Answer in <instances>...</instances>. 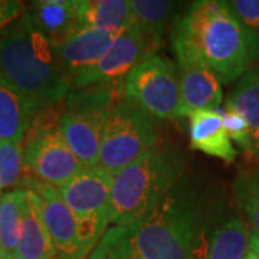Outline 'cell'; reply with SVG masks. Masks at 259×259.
<instances>
[{
    "label": "cell",
    "mask_w": 259,
    "mask_h": 259,
    "mask_svg": "<svg viewBox=\"0 0 259 259\" xmlns=\"http://www.w3.org/2000/svg\"><path fill=\"white\" fill-rule=\"evenodd\" d=\"M25 200L26 190L23 187L0 194V246L8 258H13L18 249Z\"/></svg>",
    "instance_id": "22"
},
{
    "label": "cell",
    "mask_w": 259,
    "mask_h": 259,
    "mask_svg": "<svg viewBox=\"0 0 259 259\" xmlns=\"http://www.w3.org/2000/svg\"><path fill=\"white\" fill-rule=\"evenodd\" d=\"M22 183L23 189H30L39 199L44 223L56 253L62 259H82L76 235V222L71 209L65 203L61 190L29 175H25Z\"/></svg>",
    "instance_id": "11"
},
{
    "label": "cell",
    "mask_w": 259,
    "mask_h": 259,
    "mask_svg": "<svg viewBox=\"0 0 259 259\" xmlns=\"http://www.w3.org/2000/svg\"><path fill=\"white\" fill-rule=\"evenodd\" d=\"M118 35L95 29H79L55 44L58 64L69 83L98 64Z\"/></svg>",
    "instance_id": "12"
},
{
    "label": "cell",
    "mask_w": 259,
    "mask_h": 259,
    "mask_svg": "<svg viewBox=\"0 0 259 259\" xmlns=\"http://www.w3.org/2000/svg\"><path fill=\"white\" fill-rule=\"evenodd\" d=\"M245 259H259V256H258V255H256V253H255V252H253V250H252L249 248V250H248V253H246V256H245Z\"/></svg>",
    "instance_id": "29"
},
{
    "label": "cell",
    "mask_w": 259,
    "mask_h": 259,
    "mask_svg": "<svg viewBox=\"0 0 259 259\" xmlns=\"http://www.w3.org/2000/svg\"><path fill=\"white\" fill-rule=\"evenodd\" d=\"M225 105L246 120L252 146L249 157L259 161V66L248 68L229 93Z\"/></svg>",
    "instance_id": "19"
},
{
    "label": "cell",
    "mask_w": 259,
    "mask_h": 259,
    "mask_svg": "<svg viewBox=\"0 0 259 259\" xmlns=\"http://www.w3.org/2000/svg\"><path fill=\"white\" fill-rule=\"evenodd\" d=\"M0 75L28 102L33 115L64 101L71 93L52 42L26 13L0 32Z\"/></svg>",
    "instance_id": "3"
},
{
    "label": "cell",
    "mask_w": 259,
    "mask_h": 259,
    "mask_svg": "<svg viewBox=\"0 0 259 259\" xmlns=\"http://www.w3.org/2000/svg\"><path fill=\"white\" fill-rule=\"evenodd\" d=\"M131 25L128 0H78L76 30L95 29L118 35Z\"/></svg>",
    "instance_id": "18"
},
{
    "label": "cell",
    "mask_w": 259,
    "mask_h": 259,
    "mask_svg": "<svg viewBox=\"0 0 259 259\" xmlns=\"http://www.w3.org/2000/svg\"><path fill=\"white\" fill-rule=\"evenodd\" d=\"M111 185V175L95 167L82 168L59 189L76 222L82 259L98 245L110 225Z\"/></svg>",
    "instance_id": "8"
},
{
    "label": "cell",
    "mask_w": 259,
    "mask_h": 259,
    "mask_svg": "<svg viewBox=\"0 0 259 259\" xmlns=\"http://www.w3.org/2000/svg\"><path fill=\"white\" fill-rule=\"evenodd\" d=\"M187 166L183 150L154 146L112 176L110 223L139 222L180 182Z\"/></svg>",
    "instance_id": "4"
},
{
    "label": "cell",
    "mask_w": 259,
    "mask_h": 259,
    "mask_svg": "<svg viewBox=\"0 0 259 259\" xmlns=\"http://www.w3.org/2000/svg\"><path fill=\"white\" fill-rule=\"evenodd\" d=\"M122 95V87L91 85L71 91L64 100L59 131L83 168L98 167L102 131Z\"/></svg>",
    "instance_id": "5"
},
{
    "label": "cell",
    "mask_w": 259,
    "mask_h": 259,
    "mask_svg": "<svg viewBox=\"0 0 259 259\" xmlns=\"http://www.w3.org/2000/svg\"><path fill=\"white\" fill-rule=\"evenodd\" d=\"M26 190V200L23 206L22 235L15 259H52L56 249L44 223L39 199L30 189Z\"/></svg>",
    "instance_id": "15"
},
{
    "label": "cell",
    "mask_w": 259,
    "mask_h": 259,
    "mask_svg": "<svg viewBox=\"0 0 259 259\" xmlns=\"http://www.w3.org/2000/svg\"><path fill=\"white\" fill-rule=\"evenodd\" d=\"M177 78L183 115L218 110L223 98L222 82L203 65L177 59Z\"/></svg>",
    "instance_id": "13"
},
{
    "label": "cell",
    "mask_w": 259,
    "mask_h": 259,
    "mask_svg": "<svg viewBox=\"0 0 259 259\" xmlns=\"http://www.w3.org/2000/svg\"><path fill=\"white\" fill-rule=\"evenodd\" d=\"M203 213L202 190L182 177L139 222L107 229L88 259H193Z\"/></svg>",
    "instance_id": "1"
},
{
    "label": "cell",
    "mask_w": 259,
    "mask_h": 259,
    "mask_svg": "<svg viewBox=\"0 0 259 259\" xmlns=\"http://www.w3.org/2000/svg\"><path fill=\"white\" fill-rule=\"evenodd\" d=\"M0 259H13V258H8L5 253H3V250H2V246H0Z\"/></svg>",
    "instance_id": "30"
},
{
    "label": "cell",
    "mask_w": 259,
    "mask_h": 259,
    "mask_svg": "<svg viewBox=\"0 0 259 259\" xmlns=\"http://www.w3.org/2000/svg\"><path fill=\"white\" fill-rule=\"evenodd\" d=\"M33 111L0 75V143H22Z\"/></svg>",
    "instance_id": "21"
},
{
    "label": "cell",
    "mask_w": 259,
    "mask_h": 259,
    "mask_svg": "<svg viewBox=\"0 0 259 259\" xmlns=\"http://www.w3.org/2000/svg\"><path fill=\"white\" fill-rule=\"evenodd\" d=\"M241 26L250 62H259V0H223Z\"/></svg>",
    "instance_id": "23"
},
{
    "label": "cell",
    "mask_w": 259,
    "mask_h": 259,
    "mask_svg": "<svg viewBox=\"0 0 259 259\" xmlns=\"http://www.w3.org/2000/svg\"><path fill=\"white\" fill-rule=\"evenodd\" d=\"M158 45L153 44L134 25H130L115 37L111 48L90 71L76 76L71 91L91 85L122 87L127 75L144 59L156 55Z\"/></svg>",
    "instance_id": "10"
},
{
    "label": "cell",
    "mask_w": 259,
    "mask_h": 259,
    "mask_svg": "<svg viewBox=\"0 0 259 259\" xmlns=\"http://www.w3.org/2000/svg\"><path fill=\"white\" fill-rule=\"evenodd\" d=\"M61 114L56 115L49 107L37 111L22 141L25 171L59 189L83 168L59 131Z\"/></svg>",
    "instance_id": "6"
},
{
    "label": "cell",
    "mask_w": 259,
    "mask_h": 259,
    "mask_svg": "<svg viewBox=\"0 0 259 259\" xmlns=\"http://www.w3.org/2000/svg\"><path fill=\"white\" fill-rule=\"evenodd\" d=\"M218 111L221 112L223 117V122H225V128L232 141H235L239 147L250 156V134L249 127L246 120L242 117L236 110H233L231 107H223V108H218Z\"/></svg>",
    "instance_id": "26"
},
{
    "label": "cell",
    "mask_w": 259,
    "mask_h": 259,
    "mask_svg": "<svg viewBox=\"0 0 259 259\" xmlns=\"http://www.w3.org/2000/svg\"><path fill=\"white\" fill-rule=\"evenodd\" d=\"M190 147L207 156L218 157L231 164L238 157V151L229 139L223 117L218 110L196 111L189 115Z\"/></svg>",
    "instance_id": "14"
},
{
    "label": "cell",
    "mask_w": 259,
    "mask_h": 259,
    "mask_svg": "<svg viewBox=\"0 0 259 259\" xmlns=\"http://www.w3.org/2000/svg\"><path fill=\"white\" fill-rule=\"evenodd\" d=\"M25 13L33 26L55 45L76 30L78 0L33 2Z\"/></svg>",
    "instance_id": "16"
},
{
    "label": "cell",
    "mask_w": 259,
    "mask_h": 259,
    "mask_svg": "<svg viewBox=\"0 0 259 259\" xmlns=\"http://www.w3.org/2000/svg\"><path fill=\"white\" fill-rule=\"evenodd\" d=\"M171 47L177 59L203 65L222 83L241 78L250 64L243 32L225 2H193L175 23Z\"/></svg>",
    "instance_id": "2"
},
{
    "label": "cell",
    "mask_w": 259,
    "mask_h": 259,
    "mask_svg": "<svg viewBox=\"0 0 259 259\" xmlns=\"http://www.w3.org/2000/svg\"><path fill=\"white\" fill-rule=\"evenodd\" d=\"M25 179L23 147L20 143H0V194Z\"/></svg>",
    "instance_id": "25"
},
{
    "label": "cell",
    "mask_w": 259,
    "mask_h": 259,
    "mask_svg": "<svg viewBox=\"0 0 259 259\" xmlns=\"http://www.w3.org/2000/svg\"><path fill=\"white\" fill-rule=\"evenodd\" d=\"M26 6L19 0H0V32L23 16Z\"/></svg>",
    "instance_id": "27"
},
{
    "label": "cell",
    "mask_w": 259,
    "mask_h": 259,
    "mask_svg": "<svg viewBox=\"0 0 259 259\" xmlns=\"http://www.w3.org/2000/svg\"><path fill=\"white\" fill-rule=\"evenodd\" d=\"M249 225L241 216H222L213 226L203 259H245L249 250Z\"/></svg>",
    "instance_id": "17"
},
{
    "label": "cell",
    "mask_w": 259,
    "mask_h": 259,
    "mask_svg": "<svg viewBox=\"0 0 259 259\" xmlns=\"http://www.w3.org/2000/svg\"><path fill=\"white\" fill-rule=\"evenodd\" d=\"M131 25L160 47L166 29L176 22L183 8L180 2L168 0H131Z\"/></svg>",
    "instance_id": "20"
},
{
    "label": "cell",
    "mask_w": 259,
    "mask_h": 259,
    "mask_svg": "<svg viewBox=\"0 0 259 259\" xmlns=\"http://www.w3.org/2000/svg\"><path fill=\"white\" fill-rule=\"evenodd\" d=\"M249 248L259 256V236H258V235H255V233H253L252 231H250Z\"/></svg>",
    "instance_id": "28"
},
{
    "label": "cell",
    "mask_w": 259,
    "mask_h": 259,
    "mask_svg": "<svg viewBox=\"0 0 259 259\" xmlns=\"http://www.w3.org/2000/svg\"><path fill=\"white\" fill-rule=\"evenodd\" d=\"M156 143L153 118L122 95L114 104L102 131L98 168L114 176Z\"/></svg>",
    "instance_id": "7"
},
{
    "label": "cell",
    "mask_w": 259,
    "mask_h": 259,
    "mask_svg": "<svg viewBox=\"0 0 259 259\" xmlns=\"http://www.w3.org/2000/svg\"><path fill=\"white\" fill-rule=\"evenodd\" d=\"M233 193L250 229L259 236V168L243 170L235 177Z\"/></svg>",
    "instance_id": "24"
},
{
    "label": "cell",
    "mask_w": 259,
    "mask_h": 259,
    "mask_svg": "<svg viewBox=\"0 0 259 259\" xmlns=\"http://www.w3.org/2000/svg\"><path fill=\"white\" fill-rule=\"evenodd\" d=\"M122 94L151 118L183 117L177 68L170 59L154 55L140 62L125 78Z\"/></svg>",
    "instance_id": "9"
}]
</instances>
